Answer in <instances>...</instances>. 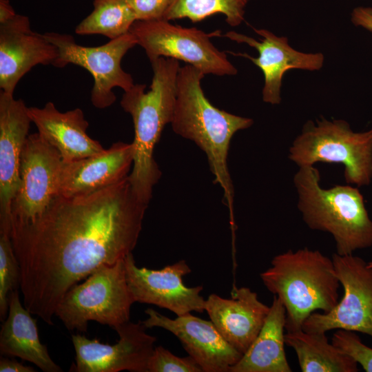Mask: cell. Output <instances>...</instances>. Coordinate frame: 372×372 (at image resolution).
Segmentation results:
<instances>
[{"instance_id": "5bb4252c", "label": "cell", "mask_w": 372, "mask_h": 372, "mask_svg": "<svg viewBox=\"0 0 372 372\" xmlns=\"http://www.w3.org/2000/svg\"><path fill=\"white\" fill-rule=\"evenodd\" d=\"M145 312L148 318L141 321L144 326L163 328L173 333L203 372H230L242 356L225 340L211 320L191 313L172 319L151 308Z\"/></svg>"}, {"instance_id": "83f0119b", "label": "cell", "mask_w": 372, "mask_h": 372, "mask_svg": "<svg viewBox=\"0 0 372 372\" xmlns=\"http://www.w3.org/2000/svg\"><path fill=\"white\" fill-rule=\"evenodd\" d=\"M331 342L353 358L366 372H372V348L364 344L355 331L338 329Z\"/></svg>"}, {"instance_id": "ffe728a7", "label": "cell", "mask_w": 372, "mask_h": 372, "mask_svg": "<svg viewBox=\"0 0 372 372\" xmlns=\"http://www.w3.org/2000/svg\"><path fill=\"white\" fill-rule=\"evenodd\" d=\"M28 114L38 133L59 152L63 161L94 156L105 150L87 134L89 123L80 108L61 112L52 102H48L42 108L28 107Z\"/></svg>"}, {"instance_id": "7c38bea8", "label": "cell", "mask_w": 372, "mask_h": 372, "mask_svg": "<svg viewBox=\"0 0 372 372\" xmlns=\"http://www.w3.org/2000/svg\"><path fill=\"white\" fill-rule=\"evenodd\" d=\"M113 329L119 336L113 345L103 344L97 339L90 340L81 334L72 335L76 362L70 371L148 372L156 337L146 333L141 321H128Z\"/></svg>"}, {"instance_id": "8992f818", "label": "cell", "mask_w": 372, "mask_h": 372, "mask_svg": "<svg viewBox=\"0 0 372 372\" xmlns=\"http://www.w3.org/2000/svg\"><path fill=\"white\" fill-rule=\"evenodd\" d=\"M289 158L299 167L317 162L344 166L347 183L368 185L372 178V129L354 132L344 120L307 121L289 148Z\"/></svg>"}, {"instance_id": "f1b7e54d", "label": "cell", "mask_w": 372, "mask_h": 372, "mask_svg": "<svg viewBox=\"0 0 372 372\" xmlns=\"http://www.w3.org/2000/svg\"><path fill=\"white\" fill-rule=\"evenodd\" d=\"M134 12L136 20L164 19L174 0H126Z\"/></svg>"}, {"instance_id": "ac0fdd59", "label": "cell", "mask_w": 372, "mask_h": 372, "mask_svg": "<svg viewBox=\"0 0 372 372\" xmlns=\"http://www.w3.org/2000/svg\"><path fill=\"white\" fill-rule=\"evenodd\" d=\"M133 161L132 143L121 141L94 156L62 161L56 179L59 196H86L114 185L129 176Z\"/></svg>"}, {"instance_id": "6da1fadb", "label": "cell", "mask_w": 372, "mask_h": 372, "mask_svg": "<svg viewBox=\"0 0 372 372\" xmlns=\"http://www.w3.org/2000/svg\"><path fill=\"white\" fill-rule=\"evenodd\" d=\"M147 207L128 176L86 196H58L35 225L11 237L25 307L53 324L71 287L132 253Z\"/></svg>"}, {"instance_id": "4fadbf2b", "label": "cell", "mask_w": 372, "mask_h": 372, "mask_svg": "<svg viewBox=\"0 0 372 372\" xmlns=\"http://www.w3.org/2000/svg\"><path fill=\"white\" fill-rule=\"evenodd\" d=\"M123 260L128 287L135 302L168 309L177 316L205 311V300L200 294L203 286L189 287L183 284V277L192 271L185 260L155 270L138 267L132 253Z\"/></svg>"}, {"instance_id": "cb8c5ba5", "label": "cell", "mask_w": 372, "mask_h": 372, "mask_svg": "<svg viewBox=\"0 0 372 372\" xmlns=\"http://www.w3.org/2000/svg\"><path fill=\"white\" fill-rule=\"evenodd\" d=\"M135 21L126 0H94V10L76 27L75 32L101 34L112 40L130 32Z\"/></svg>"}, {"instance_id": "4316f807", "label": "cell", "mask_w": 372, "mask_h": 372, "mask_svg": "<svg viewBox=\"0 0 372 372\" xmlns=\"http://www.w3.org/2000/svg\"><path fill=\"white\" fill-rule=\"evenodd\" d=\"M148 372H203L190 355L178 357L162 346L155 347L148 364Z\"/></svg>"}, {"instance_id": "30bf717a", "label": "cell", "mask_w": 372, "mask_h": 372, "mask_svg": "<svg viewBox=\"0 0 372 372\" xmlns=\"http://www.w3.org/2000/svg\"><path fill=\"white\" fill-rule=\"evenodd\" d=\"M43 35L58 50V57L52 65L61 68L72 63L83 68L92 75L94 83L90 99L95 107L105 109L115 102L114 87L126 92L134 86L132 76L121 65L125 54L137 45L132 33L96 47L79 45L72 35L67 34L51 32Z\"/></svg>"}, {"instance_id": "f546056e", "label": "cell", "mask_w": 372, "mask_h": 372, "mask_svg": "<svg viewBox=\"0 0 372 372\" xmlns=\"http://www.w3.org/2000/svg\"><path fill=\"white\" fill-rule=\"evenodd\" d=\"M351 21L357 26H361L372 32V8L359 6L351 13Z\"/></svg>"}, {"instance_id": "1f68e13d", "label": "cell", "mask_w": 372, "mask_h": 372, "mask_svg": "<svg viewBox=\"0 0 372 372\" xmlns=\"http://www.w3.org/2000/svg\"><path fill=\"white\" fill-rule=\"evenodd\" d=\"M16 14L8 0H0V23H4Z\"/></svg>"}, {"instance_id": "484cf974", "label": "cell", "mask_w": 372, "mask_h": 372, "mask_svg": "<svg viewBox=\"0 0 372 372\" xmlns=\"http://www.w3.org/2000/svg\"><path fill=\"white\" fill-rule=\"evenodd\" d=\"M20 268L11 238L0 234V318L4 320L11 293L20 286Z\"/></svg>"}, {"instance_id": "277c9868", "label": "cell", "mask_w": 372, "mask_h": 372, "mask_svg": "<svg viewBox=\"0 0 372 372\" xmlns=\"http://www.w3.org/2000/svg\"><path fill=\"white\" fill-rule=\"evenodd\" d=\"M260 277L286 311L285 331L302 329L317 310L329 312L339 302L340 281L333 259L307 247L276 255Z\"/></svg>"}, {"instance_id": "8fae6325", "label": "cell", "mask_w": 372, "mask_h": 372, "mask_svg": "<svg viewBox=\"0 0 372 372\" xmlns=\"http://www.w3.org/2000/svg\"><path fill=\"white\" fill-rule=\"evenodd\" d=\"M332 259L343 296L330 311L311 313L302 329L320 333L343 329L360 332L372 338V267L353 254L335 253Z\"/></svg>"}, {"instance_id": "7402d4cb", "label": "cell", "mask_w": 372, "mask_h": 372, "mask_svg": "<svg viewBox=\"0 0 372 372\" xmlns=\"http://www.w3.org/2000/svg\"><path fill=\"white\" fill-rule=\"evenodd\" d=\"M285 309L273 295L265 323L247 351L230 372H291L285 351Z\"/></svg>"}, {"instance_id": "3957f363", "label": "cell", "mask_w": 372, "mask_h": 372, "mask_svg": "<svg viewBox=\"0 0 372 372\" xmlns=\"http://www.w3.org/2000/svg\"><path fill=\"white\" fill-rule=\"evenodd\" d=\"M150 63V90L145 92V85L134 84L124 92L121 101L123 110L132 116L134 127V161L128 178L137 197L147 205L161 176L154 149L164 127L172 120L180 68L178 60L172 58L161 56Z\"/></svg>"}, {"instance_id": "4dcf8cb0", "label": "cell", "mask_w": 372, "mask_h": 372, "mask_svg": "<svg viewBox=\"0 0 372 372\" xmlns=\"http://www.w3.org/2000/svg\"><path fill=\"white\" fill-rule=\"evenodd\" d=\"M32 366L24 365L15 359L1 358L0 360V372H34Z\"/></svg>"}, {"instance_id": "d4e9b609", "label": "cell", "mask_w": 372, "mask_h": 372, "mask_svg": "<svg viewBox=\"0 0 372 372\" xmlns=\"http://www.w3.org/2000/svg\"><path fill=\"white\" fill-rule=\"evenodd\" d=\"M250 0H174L165 14L167 21L187 18L194 23L222 14L231 27L241 24L245 9Z\"/></svg>"}, {"instance_id": "9c48e42d", "label": "cell", "mask_w": 372, "mask_h": 372, "mask_svg": "<svg viewBox=\"0 0 372 372\" xmlns=\"http://www.w3.org/2000/svg\"><path fill=\"white\" fill-rule=\"evenodd\" d=\"M130 32L145 51L149 61L159 57L181 60L205 74L236 75L237 69L225 52L211 42L212 36L220 31L207 34L196 28H183L165 19L136 20Z\"/></svg>"}, {"instance_id": "7a4b0ae2", "label": "cell", "mask_w": 372, "mask_h": 372, "mask_svg": "<svg viewBox=\"0 0 372 372\" xmlns=\"http://www.w3.org/2000/svg\"><path fill=\"white\" fill-rule=\"evenodd\" d=\"M205 75L191 65L180 67L171 125L176 134L192 141L205 153L214 176V183L223 189L224 203L229 208L233 227L234 191L227 167V155L234 134L251 127L254 121L213 105L201 87Z\"/></svg>"}, {"instance_id": "603a6c76", "label": "cell", "mask_w": 372, "mask_h": 372, "mask_svg": "<svg viewBox=\"0 0 372 372\" xmlns=\"http://www.w3.org/2000/svg\"><path fill=\"white\" fill-rule=\"evenodd\" d=\"M285 344L292 348L302 372H357L358 364L332 342L326 333L302 329L286 331Z\"/></svg>"}, {"instance_id": "5b68a950", "label": "cell", "mask_w": 372, "mask_h": 372, "mask_svg": "<svg viewBox=\"0 0 372 372\" xmlns=\"http://www.w3.org/2000/svg\"><path fill=\"white\" fill-rule=\"evenodd\" d=\"M320 181L313 165L300 167L294 176L298 207L307 225L329 233L341 256L371 247L372 220L359 189L349 185L323 189Z\"/></svg>"}, {"instance_id": "d6986e66", "label": "cell", "mask_w": 372, "mask_h": 372, "mask_svg": "<svg viewBox=\"0 0 372 372\" xmlns=\"http://www.w3.org/2000/svg\"><path fill=\"white\" fill-rule=\"evenodd\" d=\"M231 298L215 293L205 300V309L225 340L244 354L260 331L269 312L268 307L249 288L234 287Z\"/></svg>"}, {"instance_id": "ba28073f", "label": "cell", "mask_w": 372, "mask_h": 372, "mask_svg": "<svg viewBox=\"0 0 372 372\" xmlns=\"http://www.w3.org/2000/svg\"><path fill=\"white\" fill-rule=\"evenodd\" d=\"M59 152L38 132L28 135L21 157L19 183L11 207L10 238L35 225L59 196Z\"/></svg>"}, {"instance_id": "52a82bcc", "label": "cell", "mask_w": 372, "mask_h": 372, "mask_svg": "<svg viewBox=\"0 0 372 372\" xmlns=\"http://www.w3.org/2000/svg\"><path fill=\"white\" fill-rule=\"evenodd\" d=\"M134 302L123 259L99 267L83 282L71 287L58 304L55 315L71 331L86 332L89 321L113 329L130 321Z\"/></svg>"}, {"instance_id": "e0dca14e", "label": "cell", "mask_w": 372, "mask_h": 372, "mask_svg": "<svg viewBox=\"0 0 372 372\" xmlns=\"http://www.w3.org/2000/svg\"><path fill=\"white\" fill-rule=\"evenodd\" d=\"M56 47L31 30L28 18L15 14L0 23V88L14 95L20 79L34 66L53 65Z\"/></svg>"}, {"instance_id": "44dd1931", "label": "cell", "mask_w": 372, "mask_h": 372, "mask_svg": "<svg viewBox=\"0 0 372 372\" xmlns=\"http://www.w3.org/2000/svg\"><path fill=\"white\" fill-rule=\"evenodd\" d=\"M21 304L17 290L10 296L8 317L0 331V352L30 362L45 372L62 369L49 355L46 346L39 340L37 321Z\"/></svg>"}, {"instance_id": "2e32d148", "label": "cell", "mask_w": 372, "mask_h": 372, "mask_svg": "<svg viewBox=\"0 0 372 372\" xmlns=\"http://www.w3.org/2000/svg\"><path fill=\"white\" fill-rule=\"evenodd\" d=\"M28 107L0 92V234L10 236V207L19 183L21 157L31 123Z\"/></svg>"}, {"instance_id": "9a60e30c", "label": "cell", "mask_w": 372, "mask_h": 372, "mask_svg": "<svg viewBox=\"0 0 372 372\" xmlns=\"http://www.w3.org/2000/svg\"><path fill=\"white\" fill-rule=\"evenodd\" d=\"M253 30L262 39L260 41L247 35L229 31L223 37L237 43H244L256 48L259 56L253 57L247 53L228 52L234 56L249 59L261 69L265 83L262 100L272 105L281 102L280 90L285 73L291 69L318 70L324 63L322 53H304L292 48L285 37H278L265 29Z\"/></svg>"}, {"instance_id": "d6a6232c", "label": "cell", "mask_w": 372, "mask_h": 372, "mask_svg": "<svg viewBox=\"0 0 372 372\" xmlns=\"http://www.w3.org/2000/svg\"><path fill=\"white\" fill-rule=\"evenodd\" d=\"M368 265L372 267V260L368 262Z\"/></svg>"}]
</instances>
